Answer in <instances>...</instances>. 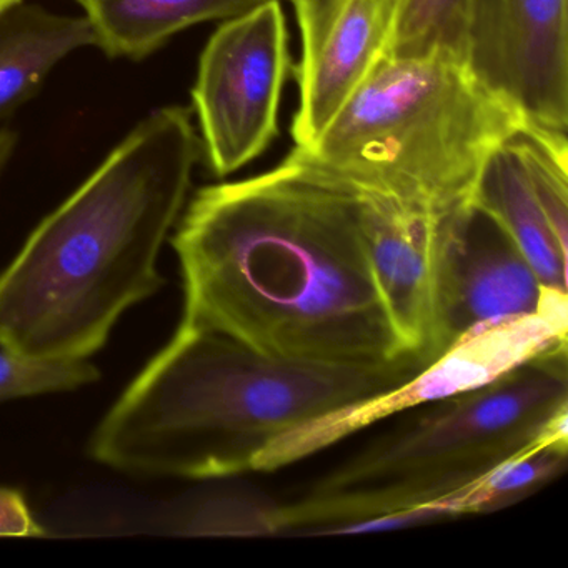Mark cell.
Listing matches in <instances>:
<instances>
[{
	"label": "cell",
	"mask_w": 568,
	"mask_h": 568,
	"mask_svg": "<svg viewBox=\"0 0 568 568\" xmlns=\"http://www.w3.org/2000/svg\"><path fill=\"white\" fill-rule=\"evenodd\" d=\"M172 245L182 325L298 361L400 357L348 185L297 149L278 168L201 189Z\"/></svg>",
	"instance_id": "cell-1"
},
{
	"label": "cell",
	"mask_w": 568,
	"mask_h": 568,
	"mask_svg": "<svg viewBox=\"0 0 568 568\" xmlns=\"http://www.w3.org/2000/svg\"><path fill=\"white\" fill-rule=\"evenodd\" d=\"M202 154L191 111L145 118L0 274V344L38 361H88L118 318L164 285L159 254Z\"/></svg>",
	"instance_id": "cell-2"
},
{
	"label": "cell",
	"mask_w": 568,
	"mask_h": 568,
	"mask_svg": "<svg viewBox=\"0 0 568 568\" xmlns=\"http://www.w3.org/2000/svg\"><path fill=\"white\" fill-rule=\"evenodd\" d=\"M422 368L410 358L347 364L275 357L181 324L102 418L89 454L135 477L247 474L252 457L278 435L384 394Z\"/></svg>",
	"instance_id": "cell-3"
},
{
	"label": "cell",
	"mask_w": 568,
	"mask_h": 568,
	"mask_svg": "<svg viewBox=\"0 0 568 568\" xmlns=\"http://www.w3.org/2000/svg\"><path fill=\"white\" fill-rule=\"evenodd\" d=\"M567 358L554 352L425 405L414 424L347 458L292 504H275L274 535L355 534L432 507L525 452L568 445Z\"/></svg>",
	"instance_id": "cell-4"
},
{
	"label": "cell",
	"mask_w": 568,
	"mask_h": 568,
	"mask_svg": "<svg viewBox=\"0 0 568 568\" xmlns=\"http://www.w3.org/2000/svg\"><path fill=\"white\" fill-rule=\"evenodd\" d=\"M521 124L462 59L382 52L315 144L295 149L357 194L452 222L474 205L488 155Z\"/></svg>",
	"instance_id": "cell-5"
},
{
	"label": "cell",
	"mask_w": 568,
	"mask_h": 568,
	"mask_svg": "<svg viewBox=\"0 0 568 568\" xmlns=\"http://www.w3.org/2000/svg\"><path fill=\"white\" fill-rule=\"evenodd\" d=\"M567 292L544 287L535 314L470 328L404 384L278 435L252 457L251 471L281 470L392 415L481 387L527 362L567 351Z\"/></svg>",
	"instance_id": "cell-6"
},
{
	"label": "cell",
	"mask_w": 568,
	"mask_h": 568,
	"mask_svg": "<svg viewBox=\"0 0 568 568\" xmlns=\"http://www.w3.org/2000/svg\"><path fill=\"white\" fill-rule=\"evenodd\" d=\"M292 71L278 0L227 19L209 39L192 89L201 144L217 178L257 159L278 134V108Z\"/></svg>",
	"instance_id": "cell-7"
},
{
	"label": "cell",
	"mask_w": 568,
	"mask_h": 568,
	"mask_svg": "<svg viewBox=\"0 0 568 568\" xmlns=\"http://www.w3.org/2000/svg\"><path fill=\"white\" fill-rule=\"evenodd\" d=\"M464 62L525 124L568 129V0H465Z\"/></svg>",
	"instance_id": "cell-8"
},
{
	"label": "cell",
	"mask_w": 568,
	"mask_h": 568,
	"mask_svg": "<svg viewBox=\"0 0 568 568\" xmlns=\"http://www.w3.org/2000/svg\"><path fill=\"white\" fill-rule=\"evenodd\" d=\"M400 0H305L295 8L301 61L292 68L298 108L295 148L308 149L331 125L387 44Z\"/></svg>",
	"instance_id": "cell-9"
},
{
	"label": "cell",
	"mask_w": 568,
	"mask_h": 568,
	"mask_svg": "<svg viewBox=\"0 0 568 568\" xmlns=\"http://www.w3.org/2000/svg\"><path fill=\"white\" fill-rule=\"evenodd\" d=\"M544 287L514 239L474 202L445 291L450 344L478 325L535 314Z\"/></svg>",
	"instance_id": "cell-10"
},
{
	"label": "cell",
	"mask_w": 568,
	"mask_h": 568,
	"mask_svg": "<svg viewBox=\"0 0 568 568\" xmlns=\"http://www.w3.org/2000/svg\"><path fill=\"white\" fill-rule=\"evenodd\" d=\"M474 202L514 239L545 287L567 292L568 241L548 221L508 139L485 161Z\"/></svg>",
	"instance_id": "cell-11"
},
{
	"label": "cell",
	"mask_w": 568,
	"mask_h": 568,
	"mask_svg": "<svg viewBox=\"0 0 568 568\" xmlns=\"http://www.w3.org/2000/svg\"><path fill=\"white\" fill-rule=\"evenodd\" d=\"M88 18L18 4L0 14V121L41 88L71 52L95 45Z\"/></svg>",
	"instance_id": "cell-12"
},
{
	"label": "cell",
	"mask_w": 568,
	"mask_h": 568,
	"mask_svg": "<svg viewBox=\"0 0 568 568\" xmlns=\"http://www.w3.org/2000/svg\"><path fill=\"white\" fill-rule=\"evenodd\" d=\"M111 58L142 59L172 36L207 21H227L264 0H79Z\"/></svg>",
	"instance_id": "cell-13"
},
{
	"label": "cell",
	"mask_w": 568,
	"mask_h": 568,
	"mask_svg": "<svg viewBox=\"0 0 568 568\" xmlns=\"http://www.w3.org/2000/svg\"><path fill=\"white\" fill-rule=\"evenodd\" d=\"M568 445H544L525 452L455 494L447 495L432 508L447 518L485 514L517 504L554 480L567 468Z\"/></svg>",
	"instance_id": "cell-14"
},
{
	"label": "cell",
	"mask_w": 568,
	"mask_h": 568,
	"mask_svg": "<svg viewBox=\"0 0 568 568\" xmlns=\"http://www.w3.org/2000/svg\"><path fill=\"white\" fill-rule=\"evenodd\" d=\"M272 501L235 491L195 495L169 505L152 527L172 535H274Z\"/></svg>",
	"instance_id": "cell-15"
},
{
	"label": "cell",
	"mask_w": 568,
	"mask_h": 568,
	"mask_svg": "<svg viewBox=\"0 0 568 568\" xmlns=\"http://www.w3.org/2000/svg\"><path fill=\"white\" fill-rule=\"evenodd\" d=\"M464 24L465 0H400L384 54H448L464 61Z\"/></svg>",
	"instance_id": "cell-16"
},
{
	"label": "cell",
	"mask_w": 568,
	"mask_h": 568,
	"mask_svg": "<svg viewBox=\"0 0 568 568\" xmlns=\"http://www.w3.org/2000/svg\"><path fill=\"white\" fill-rule=\"evenodd\" d=\"M88 361L51 362L24 357L0 344V404L14 398L72 392L99 381Z\"/></svg>",
	"instance_id": "cell-17"
},
{
	"label": "cell",
	"mask_w": 568,
	"mask_h": 568,
	"mask_svg": "<svg viewBox=\"0 0 568 568\" xmlns=\"http://www.w3.org/2000/svg\"><path fill=\"white\" fill-rule=\"evenodd\" d=\"M44 527L29 508L24 495L0 487V537H42Z\"/></svg>",
	"instance_id": "cell-18"
},
{
	"label": "cell",
	"mask_w": 568,
	"mask_h": 568,
	"mask_svg": "<svg viewBox=\"0 0 568 568\" xmlns=\"http://www.w3.org/2000/svg\"><path fill=\"white\" fill-rule=\"evenodd\" d=\"M16 142H18V135L14 132L9 129H0V172L14 154Z\"/></svg>",
	"instance_id": "cell-19"
},
{
	"label": "cell",
	"mask_w": 568,
	"mask_h": 568,
	"mask_svg": "<svg viewBox=\"0 0 568 568\" xmlns=\"http://www.w3.org/2000/svg\"><path fill=\"white\" fill-rule=\"evenodd\" d=\"M18 4H21V0H0V14Z\"/></svg>",
	"instance_id": "cell-20"
},
{
	"label": "cell",
	"mask_w": 568,
	"mask_h": 568,
	"mask_svg": "<svg viewBox=\"0 0 568 568\" xmlns=\"http://www.w3.org/2000/svg\"><path fill=\"white\" fill-rule=\"evenodd\" d=\"M294 8H298V6L304 4L305 0H291Z\"/></svg>",
	"instance_id": "cell-21"
}]
</instances>
